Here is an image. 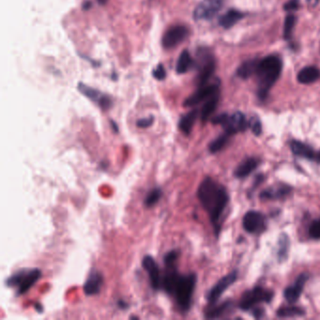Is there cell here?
<instances>
[{"mask_svg":"<svg viewBox=\"0 0 320 320\" xmlns=\"http://www.w3.org/2000/svg\"><path fill=\"white\" fill-rule=\"evenodd\" d=\"M180 251L170 250L163 257L164 273H163L162 290L173 297L178 308L182 314L191 309L193 297L197 287V275L196 273L181 274L178 270V260Z\"/></svg>","mask_w":320,"mask_h":320,"instance_id":"1","label":"cell"},{"mask_svg":"<svg viewBox=\"0 0 320 320\" xmlns=\"http://www.w3.org/2000/svg\"><path fill=\"white\" fill-rule=\"evenodd\" d=\"M197 197L204 209L208 212L215 236L219 237L222 227L221 218L229 202L227 190L225 186L207 177L198 186Z\"/></svg>","mask_w":320,"mask_h":320,"instance_id":"2","label":"cell"},{"mask_svg":"<svg viewBox=\"0 0 320 320\" xmlns=\"http://www.w3.org/2000/svg\"><path fill=\"white\" fill-rule=\"evenodd\" d=\"M282 67L281 58L274 55L266 56L259 60L255 75L258 80V96L260 101L267 99L271 88L281 75Z\"/></svg>","mask_w":320,"mask_h":320,"instance_id":"3","label":"cell"},{"mask_svg":"<svg viewBox=\"0 0 320 320\" xmlns=\"http://www.w3.org/2000/svg\"><path fill=\"white\" fill-rule=\"evenodd\" d=\"M42 275L39 269H23L14 272L6 280V286L14 288L16 296H22L28 292Z\"/></svg>","mask_w":320,"mask_h":320,"instance_id":"4","label":"cell"},{"mask_svg":"<svg viewBox=\"0 0 320 320\" xmlns=\"http://www.w3.org/2000/svg\"><path fill=\"white\" fill-rule=\"evenodd\" d=\"M211 122L215 125H221L225 129V133L230 135L245 132L249 127L246 117L242 112H235L232 115L227 113L220 114L211 119Z\"/></svg>","mask_w":320,"mask_h":320,"instance_id":"5","label":"cell"},{"mask_svg":"<svg viewBox=\"0 0 320 320\" xmlns=\"http://www.w3.org/2000/svg\"><path fill=\"white\" fill-rule=\"evenodd\" d=\"M274 296L273 291L262 287H253L242 294V298L239 303L240 309L249 311L253 309L257 304L267 303L269 304Z\"/></svg>","mask_w":320,"mask_h":320,"instance_id":"6","label":"cell"},{"mask_svg":"<svg viewBox=\"0 0 320 320\" xmlns=\"http://www.w3.org/2000/svg\"><path fill=\"white\" fill-rule=\"evenodd\" d=\"M199 56V64H198V74H197V86L201 87L204 84H208L209 79L214 75L215 72V60L214 56H211L205 49H202L200 53H198Z\"/></svg>","mask_w":320,"mask_h":320,"instance_id":"7","label":"cell"},{"mask_svg":"<svg viewBox=\"0 0 320 320\" xmlns=\"http://www.w3.org/2000/svg\"><path fill=\"white\" fill-rule=\"evenodd\" d=\"M218 92H220V80L216 79L211 84L208 83L201 87H198V90L186 99L183 102V105L185 107L196 106L200 102L207 101L208 98H210L211 96Z\"/></svg>","mask_w":320,"mask_h":320,"instance_id":"8","label":"cell"},{"mask_svg":"<svg viewBox=\"0 0 320 320\" xmlns=\"http://www.w3.org/2000/svg\"><path fill=\"white\" fill-rule=\"evenodd\" d=\"M224 0H203L194 11V19L196 21L211 20L219 12Z\"/></svg>","mask_w":320,"mask_h":320,"instance_id":"9","label":"cell"},{"mask_svg":"<svg viewBox=\"0 0 320 320\" xmlns=\"http://www.w3.org/2000/svg\"><path fill=\"white\" fill-rule=\"evenodd\" d=\"M189 36V29L185 26H174L166 30L162 38V45L164 49H173L182 44Z\"/></svg>","mask_w":320,"mask_h":320,"instance_id":"10","label":"cell"},{"mask_svg":"<svg viewBox=\"0 0 320 320\" xmlns=\"http://www.w3.org/2000/svg\"><path fill=\"white\" fill-rule=\"evenodd\" d=\"M238 279V271L233 270L227 275L223 277L217 282V284L209 289L208 294L206 295V300L208 301V305L215 304L218 300L221 298V296L225 292V290L230 287Z\"/></svg>","mask_w":320,"mask_h":320,"instance_id":"11","label":"cell"},{"mask_svg":"<svg viewBox=\"0 0 320 320\" xmlns=\"http://www.w3.org/2000/svg\"><path fill=\"white\" fill-rule=\"evenodd\" d=\"M142 266L147 273L152 289L155 291L162 290L163 273L155 259H153L152 255H145L144 259H142Z\"/></svg>","mask_w":320,"mask_h":320,"instance_id":"12","label":"cell"},{"mask_svg":"<svg viewBox=\"0 0 320 320\" xmlns=\"http://www.w3.org/2000/svg\"><path fill=\"white\" fill-rule=\"evenodd\" d=\"M78 90L80 93L89 98L90 101H93L103 111H107L113 105V101L110 96L102 93L100 90L89 87L84 83H79Z\"/></svg>","mask_w":320,"mask_h":320,"instance_id":"13","label":"cell"},{"mask_svg":"<svg viewBox=\"0 0 320 320\" xmlns=\"http://www.w3.org/2000/svg\"><path fill=\"white\" fill-rule=\"evenodd\" d=\"M244 230L250 234H259L266 229V218L264 215L255 210L248 211L242 219Z\"/></svg>","mask_w":320,"mask_h":320,"instance_id":"14","label":"cell"},{"mask_svg":"<svg viewBox=\"0 0 320 320\" xmlns=\"http://www.w3.org/2000/svg\"><path fill=\"white\" fill-rule=\"evenodd\" d=\"M308 279H309V275L306 273H303L298 276L292 286H289L285 289L284 297L287 300V303L295 304L298 302L302 293L304 291V286L306 282L308 281Z\"/></svg>","mask_w":320,"mask_h":320,"instance_id":"15","label":"cell"},{"mask_svg":"<svg viewBox=\"0 0 320 320\" xmlns=\"http://www.w3.org/2000/svg\"><path fill=\"white\" fill-rule=\"evenodd\" d=\"M104 277L99 270H92L90 275L84 283V292L87 296H95L101 292V287L103 286Z\"/></svg>","mask_w":320,"mask_h":320,"instance_id":"16","label":"cell"},{"mask_svg":"<svg viewBox=\"0 0 320 320\" xmlns=\"http://www.w3.org/2000/svg\"><path fill=\"white\" fill-rule=\"evenodd\" d=\"M233 307H234V303L232 301H225L219 305L211 304L208 306V309L205 311V318H208V319L220 318L232 312Z\"/></svg>","mask_w":320,"mask_h":320,"instance_id":"17","label":"cell"},{"mask_svg":"<svg viewBox=\"0 0 320 320\" xmlns=\"http://www.w3.org/2000/svg\"><path fill=\"white\" fill-rule=\"evenodd\" d=\"M292 191V188L288 185H279L275 187H270L265 189L260 193L259 197L263 200H276L283 199L287 197Z\"/></svg>","mask_w":320,"mask_h":320,"instance_id":"18","label":"cell"},{"mask_svg":"<svg viewBox=\"0 0 320 320\" xmlns=\"http://www.w3.org/2000/svg\"><path fill=\"white\" fill-rule=\"evenodd\" d=\"M290 150L294 155L298 157L305 158L310 161H315L316 152L313 150L312 146L305 144L304 142L298 140H292L289 144Z\"/></svg>","mask_w":320,"mask_h":320,"instance_id":"19","label":"cell"},{"mask_svg":"<svg viewBox=\"0 0 320 320\" xmlns=\"http://www.w3.org/2000/svg\"><path fill=\"white\" fill-rule=\"evenodd\" d=\"M259 164H260V160L259 158H247L237 167L234 172V176L238 179H244L258 168Z\"/></svg>","mask_w":320,"mask_h":320,"instance_id":"20","label":"cell"},{"mask_svg":"<svg viewBox=\"0 0 320 320\" xmlns=\"http://www.w3.org/2000/svg\"><path fill=\"white\" fill-rule=\"evenodd\" d=\"M198 116L199 111L197 109H194L182 116L179 121V129L185 135H191V130L194 128Z\"/></svg>","mask_w":320,"mask_h":320,"instance_id":"21","label":"cell"},{"mask_svg":"<svg viewBox=\"0 0 320 320\" xmlns=\"http://www.w3.org/2000/svg\"><path fill=\"white\" fill-rule=\"evenodd\" d=\"M297 77L298 82L302 84H312L320 78V70L315 66L304 67L298 72Z\"/></svg>","mask_w":320,"mask_h":320,"instance_id":"22","label":"cell"},{"mask_svg":"<svg viewBox=\"0 0 320 320\" xmlns=\"http://www.w3.org/2000/svg\"><path fill=\"white\" fill-rule=\"evenodd\" d=\"M243 17H244V14L242 12L232 9L226 11L224 15L220 17L219 25L225 29H228V28H232L233 26H235L239 21H241Z\"/></svg>","mask_w":320,"mask_h":320,"instance_id":"23","label":"cell"},{"mask_svg":"<svg viewBox=\"0 0 320 320\" xmlns=\"http://www.w3.org/2000/svg\"><path fill=\"white\" fill-rule=\"evenodd\" d=\"M220 92L211 96L210 98H208L206 102L204 103L201 112H200V118L203 122H206L208 118H210V116L214 114V111L216 110L218 102H219Z\"/></svg>","mask_w":320,"mask_h":320,"instance_id":"24","label":"cell"},{"mask_svg":"<svg viewBox=\"0 0 320 320\" xmlns=\"http://www.w3.org/2000/svg\"><path fill=\"white\" fill-rule=\"evenodd\" d=\"M259 60L251 59L242 63L237 70V75L242 79L250 78L252 75L257 73V70L259 67Z\"/></svg>","mask_w":320,"mask_h":320,"instance_id":"25","label":"cell"},{"mask_svg":"<svg viewBox=\"0 0 320 320\" xmlns=\"http://www.w3.org/2000/svg\"><path fill=\"white\" fill-rule=\"evenodd\" d=\"M193 65H194V60H193L190 52L188 50H183L178 58L176 71L179 74H184L188 71H190Z\"/></svg>","mask_w":320,"mask_h":320,"instance_id":"26","label":"cell"},{"mask_svg":"<svg viewBox=\"0 0 320 320\" xmlns=\"http://www.w3.org/2000/svg\"><path fill=\"white\" fill-rule=\"evenodd\" d=\"M290 248V240L286 233H283L279 237L277 243V259L279 262H284L288 258V252Z\"/></svg>","mask_w":320,"mask_h":320,"instance_id":"27","label":"cell"},{"mask_svg":"<svg viewBox=\"0 0 320 320\" xmlns=\"http://www.w3.org/2000/svg\"><path fill=\"white\" fill-rule=\"evenodd\" d=\"M278 317H296L305 315V310L298 306H283L277 310Z\"/></svg>","mask_w":320,"mask_h":320,"instance_id":"28","label":"cell"},{"mask_svg":"<svg viewBox=\"0 0 320 320\" xmlns=\"http://www.w3.org/2000/svg\"><path fill=\"white\" fill-rule=\"evenodd\" d=\"M230 136V135L225 133L224 135H221L217 138H215L214 141H211L208 145L209 152L214 154V153L221 152L227 145Z\"/></svg>","mask_w":320,"mask_h":320,"instance_id":"29","label":"cell"},{"mask_svg":"<svg viewBox=\"0 0 320 320\" xmlns=\"http://www.w3.org/2000/svg\"><path fill=\"white\" fill-rule=\"evenodd\" d=\"M162 197H163L162 189L159 187H155L147 193L146 197H145V200H144V205L146 206V208H152L153 206H155L160 201Z\"/></svg>","mask_w":320,"mask_h":320,"instance_id":"30","label":"cell"},{"mask_svg":"<svg viewBox=\"0 0 320 320\" xmlns=\"http://www.w3.org/2000/svg\"><path fill=\"white\" fill-rule=\"evenodd\" d=\"M296 24V17L289 14L287 15L286 20H285V26H284V38L285 39H290L291 35H292L293 28L295 27Z\"/></svg>","mask_w":320,"mask_h":320,"instance_id":"31","label":"cell"},{"mask_svg":"<svg viewBox=\"0 0 320 320\" xmlns=\"http://www.w3.org/2000/svg\"><path fill=\"white\" fill-rule=\"evenodd\" d=\"M248 124H249L250 129L252 130L253 135L259 136L262 134V124H261V121H260L259 117L253 116L250 118V120L248 121Z\"/></svg>","mask_w":320,"mask_h":320,"instance_id":"32","label":"cell"},{"mask_svg":"<svg viewBox=\"0 0 320 320\" xmlns=\"http://www.w3.org/2000/svg\"><path fill=\"white\" fill-rule=\"evenodd\" d=\"M308 233L312 240H316V241L320 240V218L314 220L312 222V224L309 226Z\"/></svg>","mask_w":320,"mask_h":320,"instance_id":"33","label":"cell"},{"mask_svg":"<svg viewBox=\"0 0 320 320\" xmlns=\"http://www.w3.org/2000/svg\"><path fill=\"white\" fill-rule=\"evenodd\" d=\"M152 75L158 81H163V80L165 79V77H166V71H165V68L163 67L162 63L158 64L155 69L153 70Z\"/></svg>","mask_w":320,"mask_h":320,"instance_id":"34","label":"cell"},{"mask_svg":"<svg viewBox=\"0 0 320 320\" xmlns=\"http://www.w3.org/2000/svg\"><path fill=\"white\" fill-rule=\"evenodd\" d=\"M154 122V117L153 116H150L147 118H140L136 121V126L138 128H142V129H146L148 127H151L152 124Z\"/></svg>","mask_w":320,"mask_h":320,"instance_id":"35","label":"cell"},{"mask_svg":"<svg viewBox=\"0 0 320 320\" xmlns=\"http://www.w3.org/2000/svg\"><path fill=\"white\" fill-rule=\"evenodd\" d=\"M298 7H300V0H288L284 5V9L286 11H297L298 10Z\"/></svg>","mask_w":320,"mask_h":320,"instance_id":"36","label":"cell"},{"mask_svg":"<svg viewBox=\"0 0 320 320\" xmlns=\"http://www.w3.org/2000/svg\"><path fill=\"white\" fill-rule=\"evenodd\" d=\"M252 314H253V316L255 317V318H261V317H263L265 315V310L263 308H254L253 310V312H252Z\"/></svg>","mask_w":320,"mask_h":320,"instance_id":"37","label":"cell"},{"mask_svg":"<svg viewBox=\"0 0 320 320\" xmlns=\"http://www.w3.org/2000/svg\"><path fill=\"white\" fill-rule=\"evenodd\" d=\"M117 305H118V308H120V309L126 310L129 308V304H128V303H126L124 300H121V298L118 300Z\"/></svg>","mask_w":320,"mask_h":320,"instance_id":"38","label":"cell"},{"mask_svg":"<svg viewBox=\"0 0 320 320\" xmlns=\"http://www.w3.org/2000/svg\"><path fill=\"white\" fill-rule=\"evenodd\" d=\"M110 124H111V127H112V129L114 130V132H115L116 134H118V131H119L118 124L116 123L114 120H110Z\"/></svg>","mask_w":320,"mask_h":320,"instance_id":"39","label":"cell"},{"mask_svg":"<svg viewBox=\"0 0 320 320\" xmlns=\"http://www.w3.org/2000/svg\"><path fill=\"white\" fill-rule=\"evenodd\" d=\"M82 7H83V10H84V11L90 10V7H91V3H90V1H86Z\"/></svg>","mask_w":320,"mask_h":320,"instance_id":"40","label":"cell"},{"mask_svg":"<svg viewBox=\"0 0 320 320\" xmlns=\"http://www.w3.org/2000/svg\"><path fill=\"white\" fill-rule=\"evenodd\" d=\"M315 162L320 163V152H316V157H315Z\"/></svg>","mask_w":320,"mask_h":320,"instance_id":"41","label":"cell"},{"mask_svg":"<svg viewBox=\"0 0 320 320\" xmlns=\"http://www.w3.org/2000/svg\"><path fill=\"white\" fill-rule=\"evenodd\" d=\"M97 1L99 2V4H101V5H104V4H106L108 0H97Z\"/></svg>","mask_w":320,"mask_h":320,"instance_id":"42","label":"cell"},{"mask_svg":"<svg viewBox=\"0 0 320 320\" xmlns=\"http://www.w3.org/2000/svg\"><path fill=\"white\" fill-rule=\"evenodd\" d=\"M313 1H315V3H317L319 0H313Z\"/></svg>","mask_w":320,"mask_h":320,"instance_id":"43","label":"cell"}]
</instances>
